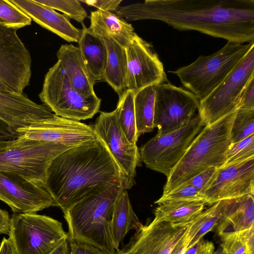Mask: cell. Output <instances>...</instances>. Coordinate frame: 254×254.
<instances>
[{
	"label": "cell",
	"instance_id": "obj_1",
	"mask_svg": "<svg viewBox=\"0 0 254 254\" xmlns=\"http://www.w3.org/2000/svg\"><path fill=\"white\" fill-rule=\"evenodd\" d=\"M116 12L129 21L157 20L228 42L254 41V0H146L119 6Z\"/></svg>",
	"mask_w": 254,
	"mask_h": 254
},
{
	"label": "cell",
	"instance_id": "obj_2",
	"mask_svg": "<svg viewBox=\"0 0 254 254\" xmlns=\"http://www.w3.org/2000/svg\"><path fill=\"white\" fill-rule=\"evenodd\" d=\"M112 184L130 189L127 177L97 136L55 158L48 168L44 188L64 211L97 186Z\"/></svg>",
	"mask_w": 254,
	"mask_h": 254
},
{
	"label": "cell",
	"instance_id": "obj_3",
	"mask_svg": "<svg viewBox=\"0 0 254 254\" xmlns=\"http://www.w3.org/2000/svg\"><path fill=\"white\" fill-rule=\"evenodd\" d=\"M123 190L121 184L98 186L63 211L68 227L66 240L85 242L107 254H115L110 221L115 203Z\"/></svg>",
	"mask_w": 254,
	"mask_h": 254
},
{
	"label": "cell",
	"instance_id": "obj_4",
	"mask_svg": "<svg viewBox=\"0 0 254 254\" xmlns=\"http://www.w3.org/2000/svg\"><path fill=\"white\" fill-rule=\"evenodd\" d=\"M235 113L236 110L203 127L167 177L163 193L210 167L218 169L224 165L231 143L230 132Z\"/></svg>",
	"mask_w": 254,
	"mask_h": 254
},
{
	"label": "cell",
	"instance_id": "obj_5",
	"mask_svg": "<svg viewBox=\"0 0 254 254\" xmlns=\"http://www.w3.org/2000/svg\"><path fill=\"white\" fill-rule=\"evenodd\" d=\"M254 41L247 44L228 42L214 54L199 56L193 63L170 71L200 101L206 97L240 63Z\"/></svg>",
	"mask_w": 254,
	"mask_h": 254
},
{
	"label": "cell",
	"instance_id": "obj_6",
	"mask_svg": "<svg viewBox=\"0 0 254 254\" xmlns=\"http://www.w3.org/2000/svg\"><path fill=\"white\" fill-rule=\"evenodd\" d=\"M72 147L18 136L0 150V171L18 174L44 187L51 162Z\"/></svg>",
	"mask_w": 254,
	"mask_h": 254
},
{
	"label": "cell",
	"instance_id": "obj_7",
	"mask_svg": "<svg viewBox=\"0 0 254 254\" xmlns=\"http://www.w3.org/2000/svg\"><path fill=\"white\" fill-rule=\"evenodd\" d=\"M8 235L14 254H51L67 237L61 222L36 213H14Z\"/></svg>",
	"mask_w": 254,
	"mask_h": 254
},
{
	"label": "cell",
	"instance_id": "obj_8",
	"mask_svg": "<svg viewBox=\"0 0 254 254\" xmlns=\"http://www.w3.org/2000/svg\"><path fill=\"white\" fill-rule=\"evenodd\" d=\"M39 97L56 115L76 121L93 117L101 102L96 94L85 96L75 90L58 61L46 74Z\"/></svg>",
	"mask_w": 254,
	"mask_h": 254
},
{
	"label": "cell",
	"instance_id": "obj_9",
	"mask_svg": "<svg viewBox=\"0 0 254 254\" xmlns=\"http://www.w3.org/2000/svg\"><path fill=\"white\" fill-rule=\"evenodd\" d=\"M204 127L197 113L181 128L157 134L140 148L141 161L146 167L168 177Z\"/></svg>",
	"mask_w": 254,
	"mask_h": 254
},
{
	"label": "cell",
	"instance_id": "obj_10",
	"mask_svg": "<svg viewBox=\"0 0 254 254\" xmlns=\"http://www.w3.org/2000/svg\"><path fill=\"white\" fill-rule=\"evenodd\" d=\"M254 78V47L224 79L204 99L198 111L204 126L211 125L235 111L244 88Z\"/></svg>",
	"mask_w": 254,
	"mask_h": 254
},
{
	"label": "cell",
	"instance_id": "obj_11",
	"mask_svg": "<svg viewBox=\"0 0 254 254\" xmlns=\"http://www.w3.org/2000/svg\"><path fill=\"white\" fill-rule=\"evenodd\" d=\"M199 101L190 92L170 83L156 85L153 124L157 133L177 130L189 122L198 111Z\"/></svg>",
	"mask_w": 254,
	"mask_h": 254
},
{
	"label": "cell",
	"instance_id": "obj_12",
	"mask_svg": "<svg viewBox=\"0 0 254 254\" xmlns=\"http://www.w3.org/2000/svg\"><path fill=\"white\" fill-rule=\"evenodd\" d=\"M17 30L0 23V81L10 92L22 94L30 83L32 59Z\"/></svg>",
	"mask_w": 254,
	"mask_h": 254
},
{
	"label": "cell",
	"instance_id": "obj_13",
	"mask_svg": "<svg viewBox=\"0 0 254 254\" xmlns=\"http://www.w3.org/2000/svg\"><path fill=\"white\" fill-rule=\"evenodd\" d=\"M192 221L171 223L153 219L145 225L141 223L128 243L115 254H171Z\"/></svg>",
	"mask_w": 254,
	"mask_h": 254
},
{
	"label": "cell",
	"instance_id": "obj_14",
	"mask_svg": "<svg viewBox=\"0 0 254 254\" xmlns=\"http://www.w3.org/2000/svg\"><path fill=\"white\" fill-rule=\"evenodd\" d=\"M0 200L17 214L35 213L51 206H58L43 187L18 174L0 171Z\"/></svg>",
	"mask_w": 254,
	"mask_h": 254
},
{
	"label": "cell",
	"instance_id": "obj_15",
	"mask_svg": "<svg viewBox=\"0 0 254 254\" xmlns=\"http://www.w3.org/2000/svg\"><path fill=\"white\" fill-rule=\"evenodd\" d=\"M126 50L127 89L135 93L147 86L168 81L163 64L150 43L136 34Z\"/></svg>",
	"mask_w": 254,
	"mask_h": 254
},
{
	"label": "cell",
	"instance_id": "obj_16",
	"mask_svg": "<svg viewBox=\"0 0 254 254\" xmlns=\"http://www.w3.org/2000/svg\"><path fill=\"white\" fill-rule=\"evenodd\" d=\"M74 147L97 137L93 127L54 115L17 131V137Z\"/></svg>",
	"mask_w": 254,
	"mask_h": 254
},
{
	"label": "cell",
	"instance_id": "obj_17",
	"mask_svg": "<svg viewBox=\"0 0 254 254\" xmlns=\"http://www.w3.org/2000/svg\"><path fill=\"white\" fill-rule=\"evenodd\" d=\"M93 129L127 177L131 188L135 183L136 168L140 166L141 161L136 144H131L122 131L114 111L101 112Z\"/></svg>",
	"mask_w": 254,
	"mask_h": 254
},
{
	"label": "cell",
	"instance_id": "obj_18",
	"mask_svg": "<svg viewBox=\"0 0 254 254\" xmlns=\"http://www.w3.org/2000/svg\"><path fill=\"white\" fill-rule=\"evenodd\" d=\"M254 194V157L217 169L203 192L205 204Z\"/></svg>",
	"mask_w": 254,
	"mask_h": 254
},
{
	"label": "cell",
	"instance_id": "obj_19",
	"mask_svg": "<svg viewBox=\"0 0 254 254\" xmlns=\"http://www.w3.org/2000/svg\"><path fill=\"white\" fill-rule=\"evenodd\" d=\"M54 114L44 104H38L25 94L0 93V119L15 133L31 124L49 118Z\"/></svg>",
	"mask_w": 254,
	"mask_h": 254
},
{
	"label": "cell",
	"instance_id": "obj_20",
	"mask_svg": "<svg viewBox=\"0 0 254 254\" xmlns=\"http://www.w3.org/2000/svg\"><path fill=\"white\" fill-rule=\"evenodd\" d=\"M32 20L69 42H78L82 29L74 27L67 17L35 0H10Z\"/></svg>",
	"mask_w": 254,
	"mask_h": 254
},
{
	"label": "cell",
	"instance_id": "obj_21",
	"mask_svg": "<svg viewBox=\"0 0 254 254\" xmlns=\"http://www.w3.org/2000/svg\"><path fill=\"white\" fill-rule=\"evenodd\" d=\"M58 61L74 89L85 96L95 95L91 77L78 47L62 45L57 53Z\"/></svg>",
	"mask_w": 254,
	"mask_h": 254
},
{
	"label": "cell",
	"instance_id": "obj_22",
	"mask_svg": "<svg viewBox=\"0 0 254 254\" xmlns=\"http://www.w3.org/2000/svg\"><path fill=\"white\" fill-rule=\"evenodd\" d=\"M254 194L229 199L219 221L218 235L243 231L254 227Z\"/></svg>",
	"mask_w": 254,
	"mask_h": 254
},
{
	"label": "cell",
	"instance_id": "obj_23",
	"mask_svg": "<svg viewBox=\"0 0 254 254\" xmlns=\"http://www.w3.org/2000/svg\"><path fill=\"white\" fill-rule=\"evenodd\" d=\"M89 28L95 34L108 35L125 48L133 41L136 33L132 25L113 12L97 9L91 11Z\"/></svg>",
	"mask_w": 254,
	"mask_h": 254
},
{
	"label": "cell",
	"instance_id": "obj_24",
	"mask_svg": "<svg viewBox=\"0 0 254 254\" xmlns=\"http://www.w3.org/2000/svg\"><path fill=\"white\" fill-rule=\"evenodd\" d=\"M78 48L87 69L95 82L103 80L107 61V51L103 39L92 32L84 24Z\"/></svg>",
	"mask_w": 254,
	"mask_h": 254
},
{
	"label": "cell",
	"instance_id": "obj_25",
	"mask_svg": "<svg viewBox=\"0 0 254 254\" xmlns=\"http://www.w3.org/2000/svg\"><path fill=\"white\" fill-rule=\"evenodd\" d=\"M100 37L103 39L107 51L103 79L120 97L127 90V61L126 48L109 36Z\"/></svg>",
	"mask_w": 254,
	"mask_h": 254
},
{
	"label": "cell",
	"instance_id": "obj_26",
	"mask_svg": "<svg viewBox=\"0 0 254 254\" xmlns=\"http://www.w3.org/2000/svg\"><path fill=\"white\" fill-rule=\"evenodd\" d=\"M140 224L132 209L127 190H123L115 203L110 221L115 250H119L120 244L127 232L131 229H136Z\"/></svg>",
	"mask_w": 254,
	"mask_h": 254
},
{
	"label": "cell",
	"instance_id": "obj_27",
	"mask_svg": "<svg viewBox=\"0 0 254 254\" xmlns=\"http://www.w3.org/2000/svg\"><path fill=\"white\" fill-rule=\"evenodd\" d=\"M205 205L203 201L163 203L156 208L154 219L171 223L191 222L203 211Z\"/></svg>",
	"mask_w": 254,
	"mask_h": 254
},
{
	"label": "cell",
	"instance_id": "obj_28",
	"mask_svg": "<svg viewBox=\"0 0 254 254\" xmlns=\"http://www.w3.org/2000/svg\"><path fill=\"white\" fill-rule=\"evenodd\" d=\"M156 85L143 88L134 93V107L138 137L142 134L152 131Z\"/></svg>",
	"mask_w": 254,
	"mask_h": 254
},
{
	"label": "cell",
	"instance_id": "obj_29",
	"mask_svg": "<svg viewBox=\"0 0 254 254\" xmlns=\"http://www.w3.org/2000/svg\"><path fill=\"white\" fill-rule=\"evenodd\" d=\"M229 199L219 201L199 214L191 222L188 233L191 239L187 249L202 239L216 227L222 217Z\"/></svg>",
	"mask_w": 254,
	"mask_h": 254
},
{
	"label": "cell",
	"instance_id": "obj_30",
	"mask_svg": "<svg viewBox=\"0 0 254 254\" xmlns=\"http://www.w3.org/2000/svg\"><path fill=\"white\" fill-rule=\"evenodd\" d=\"M134 92L126 90L119 97L116 109L114 110L116 119L122 131L132 144H136L137 134L134 107Z\"/></svg>",
	"mask_w": 254,
	"mask_h": 254
},
{
	"label": "cell",
	"instance_id": "obj_31",
	"mask_svg": "<svg viewBox=\"0 0 254 254\" xmlns=\"http://www.w3.org/2000/svg\"><path fill=\"white\" fill-rule=\"evenodd\" d=\"M225 254H244L254 253V227L250 229L223 233L219 235Z\"/></svg>",
	"mask_w": 254,
	"mask_h": 254
},
{
	"label": "cell",
	"instance_id": "obj_32",
	"mask_svg": "<svg viewBox=\"0 0 254 254\" xmlns=\"http://www.w3.org/2000/svg\"><path fill=\"white\" fill-rule=\"evenodd\" d=\"M254 134V109H237L232 125L231 143L239 141Z\"/></svg>",
	"mask_w": 254,
	"mask_h": 254
},
{
	"label": "cell",
	"instance_id": "obj_33",
	"mask_svg": "<svg viewBox=\"0 0 254 254\" xmlns=\"http://www.w3.org/2000/svg\"><path fill=\"white\" fill-rule=\"evenodd\" d=\"M31 21V18L10 0H0V23L2 24L18 30L30 25Z\"/></svg>",
	"mask_w": 254,
	"mask_h": 254
},
{
	"label": "cell",
	"instance_id": "obj_34",
	"mask_svg": "<svg viewBox=\"0 0 254 254\" xmlns=\"http://www.w3.org/2000/svg\"><path fill=\"white\" fill-rule=\"evenodd\" d=\"M37 2L59 10L64 15L83 24L87 16L85 9L77 0H35Z\"/></svg>",
	"mask_w": 254,
	"mask_h": 254
},
{
	"label": "cell",
	"instance_id": "obj_35",
	"mask_svg": "<svg viewBox=\"0 0 254 254\" xmlns=\"http://www.w3.org/2000/svg\"><path fill=\"white\" fill-rule=\"evenodd\" d=\"M254 157V134H253L239 141L231 143L227 151L226 161L223 166L244 161Z\"/></svg>",
	"mask_w": 254,
	"mask_h": 254
},
{
	"label": "cell",
	"instance_id": "obj_36",
	"mask_svg": "<svg viewBox=\"0 0 254 254\" xmlns=\"http://www.w3.org/2000/svg\"><path fill=\"white\" fill-rule=\"evenodd\" d=\"M203 201L205 202L203 193L195 188L190 186H181L166 193H163L155 203L160 204L172 201Z\"/></svg>",
	"mask_w": 254,
	"mask_h": 254
},
{
	"label": "cell",
	"instance_id": "obj_37",
	"mask_svg": "<svg viewBox=\"0 0 254 254\" xmlns=\"http://www.w3.org/2000/svg\"><path fill=\"white\" fill-rule=\"evenodd\" d=\"M217 170V168L214 167H210L179 186L185 185L191 186L197 189L203 194L204 191L213 181Z\"/></svg>",
	"mask_w": 254,
	"mask_h": 254
},
{
	"label": "cell",
	"instance_id": "obj_38",
	"mask_svg": "<svg viewBox=\"0 0 254 254\" xmlns=\"http://www.w3.org/2000/svg\"><path fill=\"white\" fill-rule=\"evenodd\" d=\"M67 242L69 251L67 254H107L97 247L85 242L78 241H67Z\"/></svg>",
	"mask_w": 254,
	"mask_h": 254
},
{
	"label": "cell",
	"instance_id": "obj_39",
	"mask_svg": "<svg viewBox=\"0 0 254 254\" xmlns=\"http://www.w3.org/2000/svg\"><path fill=\"white\" fill-rule=\"evenodd\" d=\"M237 109H254V78L249 81L242 91Z\"/></svg>",
	"mask_w": 254,
	"mask_h": 254
},
{
	"label": "cell",
	"instance_id": "obj_40",
	"mask_svg": "<svg viewBox=\"0 0 254 254\" xmlns=\"http://www.w3.org/2000/svg\"><path fill=\"white\" fill-rule=\"evenodd\" d=\"M88 5L96 7L97 9L112 12L116 11L122 0H80Z\"/></svg>",
	"mask_w": 254,
	"mask_h": 254
},
{
	"label": "cell",
	"instance_id": "obj_41",
	"mask_svg": "<svg viewBox=\"0 0 254 254\" xmlns=\"http://www.w3.org/2000/svg\"><path fill=\"white\" fill-rule=\"evenodd\" d=\"M16 138V134L10 127L0 119V150L5 148Z\"/></svg>",
	"mask_w": 254,
	"mask_h": 254
},
{
	"label": "cell",
	"instance_id": "obj_42",
	"mask_svg": "<svg viewBox=\"0 0 254 254\" xmlns=\"http://www.w3.org/2000/svg\"><path fill=\"white\" fill-rule=\"evenodd\" d=\"M10 222V217L8 212L0 208V234H8Z\"/></svg>",
	"mask_w": 254,
	"mask_h": 254
},
{
	"label": "cell",
	"instance_id": "obj_43",
	"mask_svg": "<svg viewBox=\"0 0 254 254\" xmlns=\"http://www.w3.org/2000/svg\"><path fill=\"white\" fill-rule=\"evenodd\" d=\"M189 231L176 245L171 254H184L185 253L189 244L191 242V239L188 235Z\"/></svg>",
	"mask_w": 254,
	"mask_h": 254
},
{
	"label": "cell",
	"instance_id": "obj_44",
	"mask_svg": "<svg viewBox=\"0 0 254 254\" xmlns=\"http://www.w3.org/2000/svg\"><path fill=\"white\" fill-rule=\"evenodd\" d=\"M0 254H14L10 242L5 237L0 244Z\"/></svg>",
	"mask_w": 254,
	"mask_h": 254
},
{
	"label": "cell",
	"instance_id": "obj_45",
	"mask_svg": "<svg viewBox=\"0 0 254 254\" xmlns=\"http://www.w3.org/2000/svg\"><path fill=\"white\" fill-rule=\"evenodd\" d=\"M214 251L213 243L212 242L203 241L201 249L197 254H212Z\"/></svg>",
	"mask_w": 254,
	"mask_h": 254
},
{
	"label": "cell",
	"instance_id": "obj_46",
	"mask_svg": "<svg viewBox=\"0 0 254 254\" xmlns=\"http://www.w3.org/2000/svg\"><path fill=\"white\" fill-rule=\"evenodd\" d=\"M68 251V242L65 239L51 254H67Z\"/></svg>",
	"mask_w": 254,
	"mask_h": 254
},
{
	"label": "cell",
	"instance_id": "obj_47",
	"mask_svg": "<svg viewBox=\"0 0 254 254\" xmlns=\"http://www.w3.org/2000/svg\"><path fill=\"white\" fill-rule=\"evenodd\" d=\"M203 240L201 239L190 248L187 249L184 254H197L201 249Z\"/></svg>",
	"mask_w": 254,
	"mask_h": 254
},
{
	"label": "cell",
	"instance_id": "obj_48",
	"mask_svg": "<svg viewBox=\"0 0 254 254\" xmlns=\"http://www.w3.org/2000/svg\"><path fill=\"white\" fill-rule=\"evenodd\" d=\"M0 93H7L11 92L0 81Z\"/></svg>",
	"mask_w": 254,
	"mask_h": 254
},
{
	"label": "cell",
	"instance_id": "obj_49",
	"mask_svg": "<svg viewBox=\"0 0 254 254\" xmlns=\"http://www.w3.org/2000/svg\"><path fill=\"white\" fill-rule=\"evenodd\" d=\"M212 254H225V253L221 246Z\"/></svg>",
	"mask_w": 254,
	"mask_h": 254
},
{
	"label": "cell",
	"instance_id": "obj_50",
	"mask_svg": "<svg viewBox=\"0 0 254 254\" xmlns=\"http://www.w3.org/2000/svg\"><path fill=\"white\" fill-rule=\"evenodd\" d=\"M244 254H254V253H250V252H246L244 253Z\"/></svg>",
	"mask_w": 254,
	"mask_h": 254
}]
</instances>
